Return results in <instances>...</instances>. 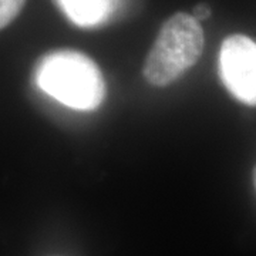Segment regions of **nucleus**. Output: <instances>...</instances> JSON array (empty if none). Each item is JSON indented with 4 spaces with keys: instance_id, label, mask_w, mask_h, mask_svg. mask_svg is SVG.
<instances>
[{
    "instance_id": "7ed1b4c3",
    "label": "nucleus",
    "mask_w": 256,
    "mask_h": 256,
    "mask_svg": "<svg viewBox=\"0 0 256 256\" xmlns=\"http://www.w3.org/2000/svg\"><path fill=\"white\" fill-rule=\"evenodd\" d=\"M220 72L229 92L248 106H256V43L244 34L224 40Z\"/></svg>"
},
{
    "instance_id": "39448f33",
    "label": "nucleus",
    "mask_w": 256,
    "mask_h": 256,
    "mask_svg": "<svg viewBox=\"0 0 256 256\" xmlns=\"http://www.w3.org/2000/svg\"><path fill=\"white\" fill-rule=\"evenodd\" d=\"M24 3L26 0H0V30L18 18Z\"/></svg>"
},
{
    "instance_id": "20e7f679",
    "label": "nucleus",
    "mask_w": 256,
    "mask_h": 256,
    "mask_svg": "<svg viewBox=\"0 0 256 256\" xmlns=\"http://www.w3.org/2000/svg\"><path fill=\"white\" fill-rule=\"evenodd\" d=\"M64 13L80 26H92L110 14L114 0H57Z\"/></svg>"
},
{
    "instance_id": "f257e3e1",
    "label": "nucleus",
    "mask_w": 256,
    "mask_h": 256,
    "mask_svg": "<svg viewBox=\"0 0 256 256\" xmlns=\"http://www.w3.org/2000/svg\"><path fill=\"white\" fill-rule=\"evenodd\" d=\"M37 87L74 110L98 108L106 98V82L98 66L74 50L44 56L36 66Z\"/></svg>"
},
{
    "instance_id": "423d86ee",
    "label": "nucleus",
    "mask_w": 256,
    "mask_h": 256,
    "mask_svg": "<svg viewBox=\"0 0 256 256\" xmlns=\"http://www.w3.org/2000/svg\"><path fill=\"white\" fill-rule=\"evenodd\" d=\"M192 16L201 23L204 20H206V18H210V8L206 3H200V4L194 9V14H192Z\"/></svg>"
},
{
    "instance_id": "0eeeda50",
    "label": "nucleus",
    "mask_w": 256,
    "mask_h": 256,
    "mask_svg": "<svg viewBox=\"0 0 256 256\" xmlns=\"http://www.w3.org/2000/svg\"><path fill=\"white\" fill-rule=\"evenodd\" d=\"M255 178H256V176H255Z\"/></svg>"
},
{
    "instance_id": "f03ea898",
    "label": "nucleus",
    "mask_w": 256,
    "mask_h": 256,
    "mask_svg": "<svg viewBox=\"0 0 256 256\" xmlns=\"http://www.w3.org/2000/svg\"><path fill=\"white\" fill-rule=\"evenodd\" d=\"M204 44V28L196 18L184 12L172 14L146 54L142 67L146 80L156 87L172 84L200 60Z\"/></svg>"
}]
</instances>
